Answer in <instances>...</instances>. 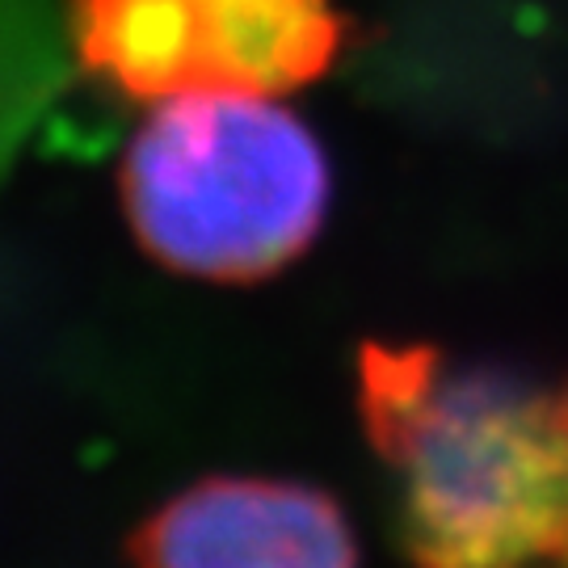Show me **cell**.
Masks as SVG:
<instances>
[{"label": "cell", "instance_id": "cell-2", "mask_svg": "<svg viewBox=\"0 0 568 568\" xmlns=\"http://www.w3.org/2000/svg\"><path fill=\"white\" fill-rule=\"evenodd\" d=\"M119 194L140 248L164 270L262 283L316 241L328 164L283 98L185 93L152 105L131 135Z\"/></svg>", "mask_w": 568, "mask_h": 568}, {"label": "cell", "instance_id": "cell-1", "mask_svg": "<svg viewBox=\"0 0 568 568\" xmlns=\"http://www.w3.org/2000/svg\"><path fill=\"white\" fill-rule=\"evenodd\" d=\"M358 405L417 568H568V375L366 342Z\"/></svg>", "mask_w": 568, "mask_h": 568}, {"label": "cell", "instance_id": "cell-3", "mask_svg": "<svg viewBox=\"0 0 568 568\" xmlns=\"http://www.w3.org/2000/svg\"><path fill=\"white\" fill-rule=\"evenodd\" d=\"M72 42L135 102L185 93L286 98L342 51L333 0H72Z\"/></svg>", "mask_w": 568, "mask_h": 568}, {"label": "cell", "instance_id": "cell-4", "mask_svg": "<svg viewBox=\"0 0 568 568\" xmlns=\"http://www.w3.org/2000/svg\"><path fill=\"white\" fill-rule=\"evenodd\" d=\"M131 568H358V544L321 488L215 476L169 497L131 535Z\"/></svg>", "mask_w": 568, "mask_h": 568}]
</instances>
